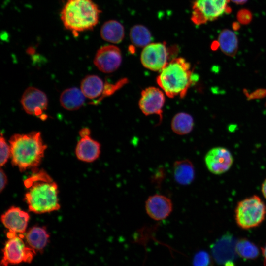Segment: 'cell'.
<instances>
[{"label": "cell", "mask_w": 266, "mask_h": 266, "mask_svg": "<svg viewBox=\"0 0 266 266\" xmlns=\"http://www.w3.org/2000/svg\"><path fill=\"white\" fill-rule=\"evenodd\" d=\"M24 184L25 200L30 211L41 214L60 209L57 184L44 170L35 171Z\"/></svg>", "instance_id": "obj_1"}, {"label": "cell", "mask_w": 266, "mask_h": 266, "mask_svg": "<svg viewBox=\"0 0 266 266\" xmlns=\"http://www.w3.org/2000/svg\"><path fill=\"white\" fill-rule=\"evenodd\" d=\"M9 142L12 164L21 171L36 168L40 164L47 148L39 132L14 134Z\"/></svg>", "instance_id": "obj_2"}, {"label": "cell", "mask_w": 266, "mask_h": 266, "mask_svg": "<svg viewBox=\"0 0 266 266\" xmlns=\"http://www.w3.org/2000/svg\"><path fill=\"white\" fill-rule=\"evenodd\" d=\"M101 12L93 0H67L60 18L64 27L76 36L92 30L98 24Z\"/></svg>", "instance_id": "obj_3"}, {"label": "cell", "mask_w": 266, "mask_h": 266, "mask_svg": "<svg viewBox=\"0 0 266 266\" xmlns=\"http://www.w3.org/2000/svg\"><path fill=\"white\" fill-rule=\"evenodd\" d=\"M156 80L167 97L184 98L194 81L191 66L182 57L174 58L160 71Z\"/></svg>", "instance_id": "obj_4"}, {"label": "cell", "mask_w": 266, "mask_h": 266, "mask_svg": "<svg viewBox=\"0 0 266 266\" xmlns=\"http://www.w3.org/2000/svg\"><path fill=\"white\" fill-rule=\"evenodd\" d=\"M266 216V206L257 195L239 201L235 209V220L241 229L248 230L259 226Z\"/></svg>", "instance_id": "obj_5"}, {"label": "cell", "mask_w": 266, "mask_h": 266, "mask_svg": "<svg viewBox=\"0 0 266 266\" xmlns=\"http://www.w3.org/2000/svg\"><path fill=\"white\" fill-rule=\"evenodd\" d=\"M23 238L19 235L8 238L2 249L0 266H10L32 262L36 252L25 243Z\"/></svg>", "instance_id": "obj_6"}, {"label": "cell", "mask_w": 266, "mask_h": 266, "mask_svg": "<svg viewBox=\"0 0 266 266\" xmlns=\"http://www.w3.org/2000/svg\"><path fill=\"white\" fill-rule=\"evenodd\" d=\"M230 0H194L191 20L197 25L218 19L231 12L227 4Z\"/></svg>", "instance_id": "obj_7"}, {"label": "cell", "mask_w": 266, "mask_h": 266, "mask_svg": "<svg viewBox=\"0 0 266 266\" xmlns=\"http://www.w3.org/2000/svg\"><path fill=\"white\" fill-rule=\"evenodd\" d=\"M169 53L163 43H151L143 48L140 55L143 66L153 71H160L168 63Z\"/></svg>", "instance_id": "obj_8"}, {"label": "cell", "mask_w": 266, "mask_h": 266, "mask_svg": "<svg viewBox=\"0 0 266 266\" xmlns=\"http://www.w3.org/2000/svg\"><path fill=\"white\" fill-rule=\"evenodd\" d=\"M20 101L27 113L44 120L46 116L44 112L48 106V99L44 92L35 87H29L24 92Z\"/></svg>", "instance_id": "obj_9"}, {"label": "cell", "mask_w": 266, "mask_h": 266, "mask_svg": "<svg viewBox=\"0 0 266 266\" xmlns=\"http://www.w3.org/2000/svg\"><path fill=\"white\" fill-rule=\"evenodd\" d=\"M165 102V93L160 88L149 87L143 90L138 105L145 115H157L161 119Z\"/></svg>", "instance_id": "obj_10"}, {"label": "cell", "mask_w": 266, "mask_h": 266, "mask_svg": "<svg viewBox=\"0 0 266 266\" xmlns=\"http://www.w3.org/2000/svg\"><path fill=\"white\" fill-rule=\"evenodd\" d=\"M122 60L121 51L118 47L114 45H106L98 49L94 63L100 71L111 73L119 67Z\"/></svg>", "instance_id": "obj_11"}, {"label": "cell", "mask_w": 266, "mask_h": 266, "mask_svg": "<svg viewBox=\"0 0 266 266\" xmlns=\"http://www.w3.org/2000/svg\"><path fill=\"white\" fill-rule=\"evenodd\" d=\"M29 214L20 208L12 206L1 216L4 227L8 229L7 237L9 238L17 235L24 237L29 220Z\"/></svg>", "instance_id": "obj_12"}, {"label": "cell", "mask_w": 266, "mask_h": 266, "mask_svg": "<svg viewBox=\"0 0 266 266\" xmlns=\"http://www.w3.org/2000/svg\"><path fill=\"white\" fill-rule=\"evenodd\" d=\"M208 170L216 175L227 172L232 166L233 159L230 151L223 147H216L209 150L204 157Z\"/></svg>", "instance_id": "obj_13"}, {"label": "cell", "mask_w": 266, "mask_h": 266, "mask_svg": "<svg viewBox=\"0 0 266 266\" xmlns=\"http://www.w3.org/2000/svg\"><path fill=\"white\" fill-rule=\"evenodd\" d=\"M147 214L155 221H162L167 218L173 210L171 199L161 194L149 196L145 203Z\"/></svg>", "instance_id": "obj_14"}, {"label": "cell", "mask_w": 266, "mask_h": 266, "mask_svg": "<svg viewBox=\"0 0 266 266\" xmlns=\"http://www.w3.org/2000/svg\"><path fill=\"white\" fill-rule=\"evenodd\" d=\"M75 154L79 160L92 162L100 155V144L90 137V135L81 137L75 148Z\"/></svg>", "instance_id": "obj_15"}, {"label": "cell", "mask_w": 266, "mask_h": 266, "mask_svg": "<svg viewBox=\"0 0 266 266\" xmlns=\"http://www.w3.org/2000/svg\"><path fill=\"white\" fill-rule=\"evenodd\" d=\"M173 177L175 182L181 185H188L194 180L195 172L194 166L188 159L174 162L173 166Z\"/></svg>", "instance_id": "obj_16"}, {"label": "cell", "mask_w": 266, "mask_h": 266, "mask_svg": "<svg viewBox=\"0 0 266 266\" xmlns=\"http://www.w3.org/2000/svg\"><path fill=\"white\" fill-rule=\"evenodd\" d=\"M109 86L104 84L103 80L96 75H89L81 82L80 89L86 98L94 99L98 98L104 92Z\"/></svg>", "instance_id": "obj_17"}, {"label": "cell", "mask_w": 266, "mask_h": 266, "mask_svg": "<svg viewBox=\"0 0 266 266\" xmlns=\"http://www.w3.org/2000/svg\"><path fill=\"white\" fill-rule=\"evenodd\" d=\"M49 234L44 227L35 226L27 232L25 238L27 245L36 252L42 253L47 245Z\"/></svg>", "instance_id": "obj_18"}, {"label": "cell", "mask_w": 266, "mask_h": 266, "mask_svg": "<svg viewBox=\"0 0 266 266\" xmlns=\"http://www.w3.org/2000/svg\"><path fill=\"white\" fill-rule=\"evenodd\" d=\"M85 98L80 89L71 87L62 92L60 97V102L61 106L66 110H76L82 106Z\"/></svg>", "instance_id": "obj_19"}, {"label": "cell", "mask_w": 266, "mask_h": 266, "mask_svg": "<svg viewBox=\"0 0 266 266\" xmlns=\"http://www.w3.org/2000/svg\"><path fill=\"white\" fill-rule=\"evenodd\" d=\"M100 36L104 40L111 43H120L124 39L125 31L123 26L115 20L106 21L100 31Z\"/></svg>", "instance_id": "obj_20"}, {"label": "cell", "mask_w": 266, "mask_h": 266, "mask_svg": "<svg viewBox=\"0 0 266 266\" xmlns=\"http://www.w3.org/2000/svg\"><path fill=\"white\" fill-rule=\"evenodd\" d=\"M218 43L221 50L226 55L231 57L235 56L238 48V41L234 32L227 29L223 30L219 34Z\"/></svg>", "instance_id": "obj_21"}, {"label": "cell", "mask_w": 266, "mask_h": 266, "mask_svg": "<svg viewBox=\"0 0 266 266\" xmlns=\"http://www.w3.org/2000/svg\"><path fill=\"white\" fill-rule=\"evenodd\" d=\"M193 117L185 112H180L175 115L171 122L172 130L178 135L188 134L193 130Z\"/></svg>", "instance_id": "obj_22"}, {"label": "cell", "mask_w": 266, "mask_h": 266, "mask_svg": "<svg viewBox=\"0 0 266 266\" xmlns=\"http://www.w3.org/2000/svg\"><path fill=\"white\" fill-rule=\"evenodd\" d=\"M130 38L134 46L144 48L151 43L152 35L147 28L138 24L133 26L130 29Z\"/></svg>", "instance_id": "obj_23"}, {"label": "cell", "mask_w": 266, "mask_h": 266, "mask_svg": "<svg viewBox=\"0 0 266 266\" xmlns=\"http://www.w3.org/2000/svg\"><path fill=\"white\" fill-rule=\"evenodd\" d=\"M235 250L239 256L246 259H255L259 255V250L257 246L245 238L241 239L237 241Z\"/></svg>", "instance_id": "obj_24"}, {"label": "cell", "mask_w": 266, "mask_h": 266, "mask_svg": "<svg viewBox=\"0 0 266 266\" xmlns=\"http://www.w3.org/2000/svg\"><path fill=\"white\" fill-rule=\"evenodd\" d=\"M0 166H3L7 162L8 159L11 156V149L10 145H8L2 133L0 137Z\"/></svg>", "instance_id": "obj_25"}, {"label": "cell", "mask_w": 266, "mask_h": 266, "mask_svg": "<svg viewBox=\"0 0 266 266\" xmlns=\"http://www.w3.org/2000/svg\"><path fill=\"white\" fill-rule=\"evenodd\" d=\"M210 262L208 254L205 252L197 253L194 258V266H208Z\"/></svg>", "instance_id": "obj_26"}, {"label": "cell", "mask_w": 266, "mask_h": 266, "mask_svg": "<svg viewBox=\"0 0 266 266\" xmlns=\"http://www.w3.org/2000/svg\"><path fill=\"white\" fill-rule=\"evenodd\" d=\"M237 19L242 24H248L252 19L251 12L246 9L240 10L237 14Z\"/></svg>", "instance_id": "obj_27"}, {"label": "cell", "mask_w": 266, "mask_h": 266, "mask_svg": "<svg viewBox=\"0 0 266 266\" xmlns=\"http://www.w3.org/2000/svg\"><path fill=\"white\" fill-rule=\"evenodd\" d=\"M0 192H1L5 188L7 182V176L2 168L0 169Z\"/></svg>", "instance_id": "obj_28"}, {"label": "cell", "mask_w": 266, "mask_h": 266, "mask_svg": "<svg viewBox=\"0 0 266 266\" xmlns=\"http://www.w3.org/2000/svg\"><path fill=\"white\" fill-rule=\"evenodd\" d=\"M79 133L80 137H82L87 135H90L91 132L90 129L88 128H83L80 130Z\"/></svg>", "instance_id": "obj_29"}, {"label": "cell", "mask_w": 266, "mask_h": 266, "mask_svg": "<svg viewBox=\"0 0 266 266\" xmlns=\"http://www.w3.org/2000/svg\"><path fill=\"white\" fill-rule=\"evenodd\" d=\"M261 191L263 196L266 199V178L264 180L262 184Z\"/></svg>", "instance_id": "obj_30"}, {"label": "cell", "mask_w": 266, "mask_h": 266, "mask_svg": "<svg viewBox=\"0 0 266 266\" xmlns=\"http://www.w3.org/2000/svg\"><path fill=\"white\" fill-rule=\"evenodd\" d=\"M233 3L237 4H243L246 3L248 0H231Z\"/></svg>", "instance_id": "obj_31"}, {"label": "cell", "mask_w": 266, "mask_h": 266, "mask_svg": "<svg viewBox=\"0 0 266 266\" xmlns=\"http://www.w3.org/2000/svg\"><path fill=\"white\" fill-rule=\"evenodd\" d=\"M262 252L264 258V261L266 262V244L263 248H262Z\"/></svg>", "instance_id": "obj_32"}]
</instances>
